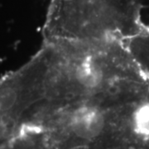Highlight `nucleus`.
I'll use <instances>...</instances> for the list:
<instances>
[{
  "label": "nucleus",
  "mask_w": 149,
  "mask_h": 149,
  "mask_svg": "<svg viewBox=\"0 0 149 149\" xmlns=\"http://www.w3.org/2000/svg\"><path fill=\"white\" fill-rule=\"evenodd\" d=\"M46 100L38 109L133 94L148 88L125 43L51 44Z\"/></svg>",
  "instance_id": "f257e3e1"
},
{
  "label": "nucleus",
  "mask_w": 149,
  "mask_h": 149,
  "mask_svg": "<svg viewBox=\"0 0 149 149\" xmlns=\"http://www.w3.org/2000/svg\"><path fill=\"white\" fill-rule=\"evenodd\" d=\"M149 88L125 95L37 110L27 123L57 149H139L137 121Z\"/></svg>",
  "instance_id": "f03ea898"
},
{
  "label": "nucleus",
  "mask_w": 149,
  "mask_h": 149,
  "mask_svg": "<svg viewBox=\"0 0 149 149\" xmlns=\"http://www.w3.org/2000/svg\"><path fill=\"white\" fill-rule=\"evenodd\" d=\"M143 27L135 0H51L43 42L126 43Z\"/></svg>",
  "instance_id": "7ed1b4c3"
},
{
  "label": "nucleus",
  "mask_w": 149,
  "mask_h": 149,
  "mask_svg": "<svg viewBox=\"0 0 149 149\" xmlns=\"http://www.w3.org/2000/svg\"><path fill=\"white\" fill-rule=\"evenodd\" d=\"M147 75H148V81H149V61H148V68H147Z\"/></svg>",
  "instance_id": "20e7f679"
}]
</instances>
